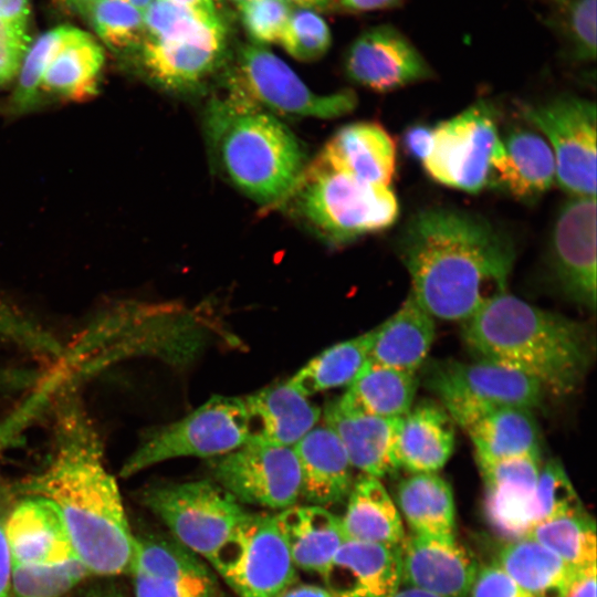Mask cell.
<instances>
[{
  "label": "cell",
  "mask_w": 597,
  "mask_h": 597,
  "mask_svg": "<svg viewBox=\"0 0 597 597\" xmlns=\"http://www.w3.org/2000/svg\"><path fill=\"white\" fill-rule=\"evenodd\" d=\"M397 503L411 533L453 540L454 499L450 484L437 473H412L397 488Z\"/></svg>",
  "instance_id": "obj_33"
},
{
  "label": "cell",
  "mask_w": 597,
  "mask_h": 597,
  "mask_svg": "<svg viewBox=\"0 0 597 597\" xmlns=\"http://www.w3.org/2000/svg\"><path fill=\"white\" fill-rule=\"evenodd\" d=\"M555 180V159L547 140L523 127L507 130L492 157L490 188L506 191L513 198L534 202Z\"/></svg>",
  "instance_id": "obj_20"
},
{
  "label": "cell",
  "mask_w": 597,
  "mask_h": 597,
  "mask_svg": "<svg viewBox=\"0 0 597 597\" xmlns=\"http://www.w3.org/2000/svg\"><path fill=\"white\" fill-rule=\"evenodd\" d=\"M139 500L175 538L208 561L248 513L227 490L209 480L149 485Z\"/></svg>",
  "instance_id": "obj_7"
},
{
  "label": "cell",
  "mask_w": 597,
  "mask_h": 597,
  "mask_svg": "<svg viewBox=\"0 0 597 597\" xmlns=\"http://www.w3.org/2000/svg\"><path fill=\"white\" fill-rule=\"evenodd\" d=\"M332 42L326 22L315 11L292 9L279 44L292 57L310 62L322 57Z\"/></svg>",
  "instance_id": "obj_43"
},
{
  "label": "cell",
  "mask_w": 597,
  "mask_h": 597,
  "mask_svg": "<svg viewBox=\"0 0 597 597\" xmlns=\"http://www.w3.org/2000/svg\"><path fill=\"white\" fill-rule=\"evenodd\" d=\"M565 597H596V566L580 572Z\"/></svg>",
  "instance_id": "obj_55"
},
{
  "label": "cell",
  "mask_w": 597,
  "mask_h": 597,
  "mask_svg": "<svg viewBox=\"0 0 597 597\" xmlns=\"http://www.w3.org/2000/svg\"><path fill=\"white\" fill-rule=\"evenodd\" d=\"M496 564L532 597H565L580 573L530 537L509 541Z\"/></svg>",
  "instance_id": "obj_32"
},
{
  "label": "cell",
  "mask_w": 597,
  "mask_h": 597,
  "mask_svg": "<svg viewBox=\"0 0 597 597\" xmlns=\"http://www.w3.org/2000/svg\"><path fill=\"white\" fill-rule=\"evenodd\" d=\"M0 347L51 365L63 355L65 343L32 314L0 296Z\"/></svg>",
  "instance_id": "obj_37"
},
{
  "label": "cell",
  "mask_w": 597,
  "mask_h": 597,
  "mask_svg": "<svg viewBox=\"0 0 597 597\" xmlns=\"http://www.w3.org/2000/svg\"><path fill=\"white\" fill-rule=\"evenodd\" d=\"M433 135V126L417 123L407 127L402 134V147L407 155L422 163L427 157Z\"/></svg>",
  "instance_id": "obj_51"
},
{
  "label": "cell",
  "mask_w": 597,
  "mask_h": 597,
  "mask_svg": "<svg viewBox=\"0 0 597 597\" xmlns=\"http://www.w3.org/2000/svg\"><path fill=\"white\" fill-rule=\"evenodd\" d=\"M247 442L293 447L317 422L321 410L289 381L243 398Z\"/></svg>",
  "instance_id": "obj_23"
},
{
  "label": "cell",
  "mask_w": 597,
  "mask_h": 597,
  "mask_svg": "<svg viewBox=\"0 0 597 597\" xmlns=\"http://www.w3.org/2000/svg\"><path fill=\"white\" fill-rule=\"evenodd\" d=\"M29 0H0V21L21 31H28Z\"/></svg>",
  "instance_id": "obj_54"
},
{
  "label": "cell",
  "mask_w": 597,
  "mask_h": 597,
  "mask_svg": "<svg viewBox=\"0 0 597 597\" xmlns=\"http://www.w3.org/2000/svg\"><path fill=\"white\" fill-rule=\"evenodd\" d=\"M241 22L253 43H277L292 8L281 0H249L239 8Z\"/></svg>",
  "instance_id": "obj_46"
},
{
  "label": "cell",
  "mask_w": 597,
  "mask_h": 597,
  "mask_svg": "<svg viewBox=\"0 0 597 597\" xmlns=\"http://www.w3.org/2000/svg\"><path fill=\"white\" fill-rule=\"evenodd\" d=\"M400 545L345 540L322 575L337 597H389L400 587Z\"/></svg>",
  "instance_id": "obj_21"
},
{
  "label": "cell",
  "mask_w": 597,
  "mask_h": 597,
  "mask_svg": "<svg viewBox=\"0 0 597 597\" xmlns=\"http://www.w3.org/2000/svg\"><path fill=\"white\" fill-rule=\"evenodd\" d=\"M292 448L301 471V496L308 504L327 507L348 496L353 467L331 428H313Z\"/></svg>",
  "instance_id": "obj_25"
},
{
  "label": "cell",
  "mask_w": 597,
  "mask_h": 597,
  "mask_svg": "<svg viewBox=\"0 0 597 597\" xmlns=\"http://www.w3.org/2000/svg\"><path fill=\"white\" fill-rule=\"evenodd\" d=\"M443 408L470 437L475 460L540 454L538 430L532 410L472 404H451Z\"/></svg>",
  "instance_id": "obj_18"
},
{
  "label": "cell",
  "mask_w": 597,
  "mask_h": 597,
  "mask_svg": "<svg viewBox=\"0 0 597 597\" xmlns=\"http://www.w3.org/2000/svg\"><path fill=\"white\" fill-rule=\"evenodd\" d=\"M463 339L478 357L535 379L555 396L574 392L590 362L585 327L566 316L500 293L463 322Z\"/></svg>",
  "instance_id": "obj_3"
},
{
  "label": "cell",
  "mask_w": 597,
  "mask_h": 597,
  "mask_svg": "<svg viewBox=\"0 0 597 597\" xmlns=\"http://www.w3.org/2000/svg\"><path fill=\"white\" fill-rule=\"evenodd\" d=\"M434 318L410 294L375 335L368 360L417 374L434 339Z\"/></svg>",
  "instance_id": "obj_28"
},
{
  "label": "cell",
  "mask_w": 597,
  "mask_h": 597,
  "mask_svg": "<svg viewBox=\"0 0 597 597\" xmlns=\"http://www.w3.org/2000/svg\"><path fill=\"white\" fill-rule=\"evenodd\" d=\"M426 385L443 402L509 406L532 410L545 392L530 376L504 364L478 358L443 360L428 367Z\"/></svg>",
  "instance_id": "obj_13"
},
{
  "label": "cell",
  "mask_w": 597,
  "mask_h": 597,
  "mask_svg": "<svg viewBox=\"0 0 597 597\" xmlns=\"http://www.w3.org/2000/svg\"><path fill=\"white\" fill-rule=\"evenodd\" d=\"M402 0H338L342 8L353 12H365L396 8Z\"/></svg>",
  "instance_id": "obj_56"
},
{
  "label": "cell",
  "mask_w": 597,
  "mask_h": 597,
  "mask_svg": "<svg viewBox=\"0 0 597 597\" xmlns=\"http://www.w3.org/2000/svg\"><path fill=\"white\" fill-rule=\"evenodd\" d=\"M27 381L22 367L0 365V401L17 398L24 390Z\"/></svg>",
  "instance_id": "obj_53"
},
{
  "label": "cell",
  "mask_w": 597,
  "mask_h": 597,
  "mask_svg": "<svg viewBox=\"0 0 597 597\" xmlns=\"http://www.w3.org/2000/svg\"><path fill=\"white\" fill-rule=\"evenodd\" d=\"M103 62L104 53L98 42L75 29L48 64L40 90L66 100H87L96 93Z\"/></svg>",
  "instance_id": "obj_34"
},
{
  "label": "cell",
  "mask_w": 597,
  "mask_h": 597,
  "mask_svg": "<svg viewBox=\"0 0 597 597\" xmlns=\"http://www.w3.org/2000/svg\"><path fill=\"white\" fill-rule=\"evenodd\" d=\"M292 9H305V10H325L329 8L333 0H281Z\"/></svg>",
  "instance_id": "obj_59"
},
{
  "label": "cell",
  "mask_w": 597,
  "mask_h": 597,
  "mask_svg": "<svg viewBox=\"0 0 597 597\" xmlns=\"http://www.w3.org/2000/svg\"><path fill=\"white\" fill-rule=\"evenodd\" d=\"M374 335L375 329L326 348L287 381L306 397L349 386L368 360Z\"/></svg>",
  "instance_id": "obj_35"
},
{
  "label": "cell",
  "mask_w": 597,
  "mask_h": 597,
  "mask_svg": "<svg viewBox=\"0 0 597 597\" xmlns=\"http://www.w3.org/2000/svg\"><path fill=\"white\" fill-rule=\"evenodd\" d=\"M526 537L553 551L576 572L596 566L595 522L584 507L538 523Z\"/></svg>",
  "instance_id": "obj_36"
},
{
  "label": "cell",
  "mask_w": 597,
  "mask_h": 597,
  "mask_svg": "<svg viewBox=\"0 0 597 597\" xmlns=\"http://www.w3.org/2000/svg\"><path fill=\"white\" fill-rule=\"evenodd\" d=\"M62 4H64L66 8L77 11L80 13H86L88 8L96 1V0H59Z\"/></svg>",
  "instance_id": "obj_61"
},
{
  "label": "cell",
  "mask_w": 597,
  "mask_h": 597,
  "mask_svg": "<svg viewBox=\"0 0 597 597\" xmlns=\"http://www.w3.org/2000/svg\"><path fill=\"white\" fill-rule=\"evenodd\" d=\"M275 520L295 567L321 576L346 540L341 517L323 506L293 505Z\"/></svg>",
  "instance_id": "obj_27"
},
{
  "label": "cell",
  "mask_w": 597,
  "mask_h": 597,
  "mask_svg": "<svg viewBox=\"0 0 597 597\" xmlns=\"http://www.w3.org/2000/svg\"><path fill=\"white\" fill-rule=\"evenodd\" d=\"M228 1L232 2L233 4H235L239 8L240 6L248 2L249 0H228Z\"/></svg>",
  "instance_id": "obj_64"
},
{
  "label": "cell",
  "mask_w": 597,
  "mask_h": 597,
  "mask_svg": "<svg viewBox=\"0 0 597 597\" xmlns=\"http://www.w3.org/2000/svg\"><path fill=\"white\" fill-rule=\"evenodd\" d=\"M344 67L350 81L379 93L397 91L434 75L418 49L390 24L362 32L347 50Z\"/></svg>",
  "instance_id": "obj_15"
},
{
  "label": "cell",
  "mask_w": 597,
  "mask_h": 597,
  "mask_svg": "<svg viewBox=\"0 0 597 597\" xmlns=\"http://www.w3.org/2000/svg\"><path fill=\"white\" fill-rule=\"evenodd\" d=\"M136 597H217L212 575H196L184 578H158L132 572Z\"/></svg>",
  "instance_id": "obj_47"
},
{
  "label": "cell",
  "mask_w": 597,
  "mask_h": 597,
  "mask_svg": "<svg viewBox=\"0 0 597 597\" xmlns=\"http://www.w3.org/2000/svg\"><path fill=\"white\" fill-rule=\"evenodd\" d=\"M417 387V374L367 360L336 402L341 409L350 413L402 418L412 407Z\"/></svg>",
  "instance_id": "obj_30"
},
{
  "label": "cell",
  "mask_w": 597,
  "mask_h": 597,
  "mask_svg": "<svg viewBox=\"0 0 597 597\" xmlns=\"http://www.w3.org/2000/svg\"><path fill=\"white\" fill-rule=\"evenodd\" d=\"M247 440L243 398L213 396L182 419L145 431L119 474L129 478L179 457L214 458L241 447Z\"/></svg>",
  "instance_id": "obj_6"
},
{
  "label": "cell",
  "mask_w": 597,
  "mask_h": 597,
  "mask_svg": "<svg viewBox=\"0 0 597 597\" xmlns=\"http://www.w3.org/2000/svg\"><path fill=\"white\" fill-rule=\"evenodd\" d=\"M209 562L239 597H280L296 577L275 514L248 512Z\"/></svg>",
  "instance_id": "obj_8"
},
{
  "label": "cell",
  "mask_w": 597,
  "mask_h": 597,
  "mask_svg": "<svg viewBox=\"0 0 597 597\" xmlns=\"http://www.w3.org/2000/svg\"><path fill=\"white\" fill-rule=\"evenodd\" d=\"M341 517L346 540L400 545L405 531L400 513L379 479L363 475L352 486Z\"/></svg>",
  "instance_id": "obj_31"
},
{
  "label": "cell",
  "mask_w": 597,
  "mask_h": 597,
  "mask_svg": "<svg viewBox=\"0 0 597 597\" xmlns=\"http://www.w3.org/2000/svg\"><path fill=\"white\" fill-rule=\"evenodd\" d=\"M51 411L46 461L15 483L17 492L42 496L56 506L74 552L91 575L129 573L135 536L116 480L107 470L102 437L78 388L64 390Z\"/></svg>",
  "instance_id": "obj_1"
},
{
  "label": "cell",
  "mask_w": 597,
  "mask_h": 597,
  "mask_svg": "<svg viewBox=\"0 0 597 597\" xmlns=\"http://www.w3.org/2000/svg\"><path fill=\"white\" fill-rule=\"evenodd\" d=\"M27 430L25 418L18 411H8L0 419V457L20 444Z\"/></svg>",
  "instance_id": "obj_52"
},
{
  "label": "cell",
  "mask_w": 597,
  "mask_h": 597,
  "mask_svg": "<svg viewBox=\"0 0 597 597\" xmlns=\"http://www.w3.org/2000/svg\"><path fill=\"white\" fill-rule=\"evenodd\" d=\"M280 597H337L326 587L316 585H292Z\"/></svg>",
  "instance_id": "obj_57"
},
{
  "label": "cell",
  "mask_w": 597,
  "mask_h": 597,
  "mask_svg": "<svg viewBox=\"0 0 597 597\" xmlns=\"http://www.w3.org/2000/svg\"><path fill=\"white\" fill-rule=\"evenodd\" d=\"M20 495L15 483H10L0 475V597H13L11 590L12 562L6 538L7 516Z\"/></svg>",
  "instance_id": "obj_50"
},
{
  "label": "cell",
  "mask_w": 597,
  "mask_h": 597,
  "mask_svg": "<svg viewBox=\"0 0 597 597\" xmlns=\"http://www.w3.org/2000/svg\"><path fill=\"white\" fill-rule=\"evenodd\" d=\"M87 597H125V596L121 591L114 588H107V589L94 591Z\"/></svg>",
  "instance_id": "obj_62"
},
{
  "label": "cell",
  "mask_w": 597,
  "mask_h": 597,
  "mask_svg": "<svg viewBox=\"0 0 597 597\" xmlns=\"http://www.w3.org/2000/svg\"><path fill=\"white\" fill-rule=\"evenodd\" d=\"M318 155L335 168L370 185L389 187L396 172V144L375 122L341 127Z\"/></svg>",
  "instance_id": "obj_26"
},
{
  "label": "cell",
  "mask_w": 597,
  "mask_h": 597,
  "mask_svg": "<svg viewBox=\"0 0 597 597\" xmlns=\"http://www.w3.org/2000/svg\"><path fill=\"white\" fill-rule=\"evenodd\" d=\"M212 19L221 20L214 0H169Z\"/></svg>",
  "instance_id": "obj_58"
},
{
  "label": "cell",
  "mask_w": 597,
  "mask_h": 597,
  "mask_svg": "<svg viewBox=\"0 0 597 597\" xmlns=\"http://www.w3.org/2000/svg\"><path fill=\"white\" fill-rule=\"evenodd\" d=\"M146 38L157 41L224 38L221 20L212 19L169 0H153L144 12Z\"/></svg>",
  "instance_id": "obj_39"
},
{
  "label": "cell",
  "mask_w": 597,
  "mask_h": 597,
  "mask_svg": "<svg viewBox=\"0 0 597 597\" xmlns=\"http://www.w3.org/2000/svg\"><path fill=\"white\" fill-rule=\"evenodd\" d=\"M132 572L158 578H184L210 573L196 553L172 535L160 534L135 537Z\"/></svg>",
  "instance_id": "obj_38"
},
{
  "label": "cell",
  "mask_w": 597,
  "mask_h": 597,
  "mask_svg": "<svg viewBox=\"0 0 597 597\" xmlns=\"http://www.w3.org/2000/svg\"><path fill=\"white\" fill-rule=\"evenodd\" d=\"M549 22L573 59H596V0H549Z\"/></svg>",
  "instance_id": "obj_41"
},
{
  "label": "cell",
  "mask_w": 597,
  "mask_h": 597,
  "mask_svg": "<svg viewBox=\"0 0 597 597\" xmlns=\"http://www.w3.org/2000/svg\"><path fill=\"white\" fill-rule=\"evenodd\" d=\"M76 28L61 25L43 33L29 46L21 66L14 98L20 105L30 104L40 91L43 73L53 55Z\"/></svg>",
  "instance_id": "obj_44"
},
{
  "label": "cell",
  "mask_w": 597,
  "mask_h": 597,
  "mask_svg": "<svg viewBox=\"0 0 597 597\" xmlns=\"http://www.w3.org/2000/svg\"><path fill=\"white\" fill-rule=\"evenodd\" d=\"M389 597H438L431 593L425 591L422 589L400 586L392 595Z\"/></svg>",
  "instance_id": "obj_60"
},
{
  "label": "cell",
  "mask_w": 597,
  "mask_h": 597,
  "mask_svg": "<svg viewBox=\"0 0 597 597\" xmlns=\"http://www.w3.org/2000/svg\"><path fill=\"white\" fill-rule=\"evenodd\" d=\"M535 500L538 523L583 507L566 471L556 460L542 465Z\"/></svg>",
  "instance_id": "obj_45"
},
{
  "label": "cell",
  "mask_w": 597,
  "mask_h": 597,
  "mask_svg": "<svg viewBox=\"0 0 597 597\" xmlns=\"http://www.w3.org/2000/svg\"><path fill=\"white\" fill-rule=\"evenodd\" d=\"M226 36L157 41L145 38L138 48L146 73L161 86L191 92L202 86L220 66Z\"/></svg>",
  "instance_id": "obj_24"
},
{
  "label": "cell",
  "mask_w": 597,
  "mask_h": 597,
  "mask_svg": "<svg viewBox=\"0 0 597 597\" xmlns=\"http://www.w3.org/2000/svg\"><path fill=\"white\" fill-rule=\"evenodd\" d=\"M522 117L540 130L555 159V179L572 197H596V105L562 95L523 104Z\"/></svg>",
  "instance_id": "obj_10"
},
{
  "label": "cell",
  "mask_w": 597,
  "mask_h": 597,
  "mask_svg": "<svg viewBox=\"0 0 597 597\" xmlns=\"http://www.w3.org/2000/svg\"><path fill=\"white\" fill-rule=\"evenodd\" d=\"M90 575L78 558L54 564H12V596L63 597Z\"/></svg>",
  "instance_id": "obj_40"
},
{
  "label": "cell",
  "mask_w": 597,
  "mask_h": 597,
  "mask_svg": "<svg viewBox=\"0 0 597 597\" xmlns=\"http://www.w3.org/2000/svg\"><path fill=\"white\" fill-rule=\"evenodd\" d=\"M289 199L307 224L336 244L386 230L399 216L389 187L363 182L320 155L305 167Z\"/></svg>",
  "instance_id": "obj_5"
},
{
  "label": "cell",
  "mask_w": 597,
  "mask_h": 597,
  "mask_svg": "<svg viewBox=\"0 0 597 597\" xmlns=\"http://www.w3.org/2000/svg\"><path fill=\"white\" fill-rule=\"evenodd\" d=\"M411 295L433 318L469 320L505 292L515 252L509 237L485 218L455 208L413 214L397 239Z\"/></svg>",
  "instance_id": "obj_2"
},
{
  "label": "cell",
  "mask_w": 597,
  "mask_h": 597,
  "mask_svg": "<svg viewBox=\"0 0 597 597\" xmlns=\"http://www.w3.org/2000/svg\"><path fill=\"white\" fill-rule=\"evenodd\" d=\"M211 153L226 178L262 207L289 199L305 167L297 138L282 122L229 87L205 114Z\"/></svg>",
  "instance_id": "obj_4"
},
{
  "label": "cell",
  "mask_w": 597,
  "mask_h": 597,
  "mask_svg": "<svg viewBox=\"0 0 597 597\" xmlns=\"http://www.w3.org/2000/svg\"><path fill=\"white\" fill-rule=\"evenodd\" d=\"M469 597H532L498 564L479 568Z\"/></svg>",
  "instance_id": "obj_49"
},
{
  "label": "cell",
  "mask_w": 597,
  "mask_h": 597,
  "mask_svg": "<svg viewBox=\"0 0 597 597\" xmlns=\"http://www.w3.org/2000/svg\"><path fill=\"white\" fill-rule=\"evenodd\" d=\"M325 422L341 440L352 467L365 475L383 479L401 467L398 439L402 418H381L346 412L336 400L324 411Z\"/></svg>",
  "instance_id": "obj_22"
},
{
  "label": "cell",
  "mask_w": 597,
  "mask_h": 597,
  "mask_svg": "<svg viewBox=\"0 0 597 597\" xmlns=\"http://www.w3.org/2000/svg\"><path fill=\"white\" fill-rule=\"evenodd\" d=\"M29 46L28 31L18 30L0 21V84L17 75Z\"/></svg>",
  "instance_id": "obj_48"
},
{
  "label": "cell",
  "mask_w": 597,
  "mask_h": 597,
  "mask_svg": "<svg viewBox=\"0 0 597 597\" xmlns=\"http://www.w3.org/2000/svg\"><path fill=\"white\" fill-rule=\"evenodd\" d=\"M12 564L41 565L78 558L56 506L38 495H20L4 524Z\"/></svg>",
  "instance_id": "obj_19"
},
{
  "label": "cell",
  "mask_w": 597,
  "mask_h": 597,
  "mask_svg": "<svg viewBox=\"0 0 597 597\" xmlns=\"http://www.w3.org/2000/svg\"><path fill=\"white\" fill-rule=\"evenodd\" d=\"M216 482L241 504L287 509L301 496V471L292 447L245 442L211 458Z\"/></svg>",
  "instance_id": "obj_12"
},
{
  "label": "cell",
  "mask_w": 597,
  "mask_h": 597,
  "mask_svg": "<svg viewBox=\"0 0 597 597\" xmlns=\"http://www.w3.org/2000/svg\"><path fill=\"white\" fill-rule=\"evenodd\" d=\"M453 449V421L443 407L422 402L402 418L398 439L401 468L411 473H437Z\"/></svg>",
  "instance_id": "obj_29"
},
{
  "label": "cell",
  "mask_w": 597,
  "mask_h": 597,
  "mask_svg": "<svg viewBox=\"0 0 597 597\" xmlns=\"http://www.w3.org/2000/svg\"><path fill=\"white\" fill-rule=\"evenodd\" d=\"M121 1H124L133 6L134 8L138 9L140 12L144 13L153 0H121Z\"/></svg>",
  "instance_id": "obj_63"
},
{
  "label": "cell",
  "mask_w": 597,
  "mask_h": 597,
  "mask_svg": "<svg viewBox=\"0 0 597 597\" xmlns=\"http://www.w3.org/2000/svg\"><path fill=\"white\" fill-rule=\"evenodd\" d=\"M113 50L137 49L146 38L144 13L121 0H96L85 13Z\"/></svg>",
  "instance_id": "obj_42"
},
{
  "label": "cell",
  "mask_w": 597,
  "mask_h": 597,
  "mask_svg": "<svg viewBox=\"0 0 597 597\" xmlns=\"http://www.w3.org/2000/svg\"><path fill=\"white\" fill-rule=\"evenodd\" d=\"M229 84L255 105L291 115L334 118L348 114L357 103L348 90L329 95L312 92L285 62L253 42L239 50Z\"/></svg>",
  "instance_id": "obj_11"
},
{
  "label": "cell",
  "mask_w": 597,
  "mask_h": 597,
  "mask_svg": "<svg viewBox=\"0 0 597 597\" xmlns=\"http://www.w3.org/2000/svg\"><path fill=\"white\" fill-rule=\"evenodd\" d=\"M476 463L484 482V513L491 527L507 541L526 537L538 523L535 492L541 455Z\"/></svg>",
  "instance_id": "obj_16"
},
{
  "label": "cell",
  "mask_w": 597,
  "mask_h": 597,
  "mask_svg": "<svg viewBox=\"0 0 597 597\" xmlns=\"http://www.w3.org/2000/svg\"><path fill=\"white\" fill-rule=\"evenodd\" d=\"M549 263L562 292L588 310L596 307V197H572L555 218Z\"/></svg>",
  "instance_id": "obj_14"
},
{
  "label": "cell",
  "mask_w": 597,
  "mask_h": 597,
  "mask_svg": "<svg viewBox=\"0 0 597 597\" xmlns=\"http://www.w3.org/2000/svg\"><path fill=\"white\" fill-rule=\"evenodd\" d=\"M400 586L438 597H469L479 566L453 540L410 533L400 546Z\"/></svg>",
  "instance_id": "obj_17"
},
{
  "label": "cell",
  "mask_w": 597,
  "mask_h": 597,
  "mask_svg": "<svg viewBox=\"0 0 597 597\" xmlns=\"http://www.w3.org/2000/svg\"><path fill=\"white\" fill-rule=\"evenodd\" d=\"M499 143L495 108L479 101L433 127L431 147L421 164L432 180L476 193L491 186L492 157Z\"/></svg>",
  "instance_id": "obj_9"
}]
</instances>
